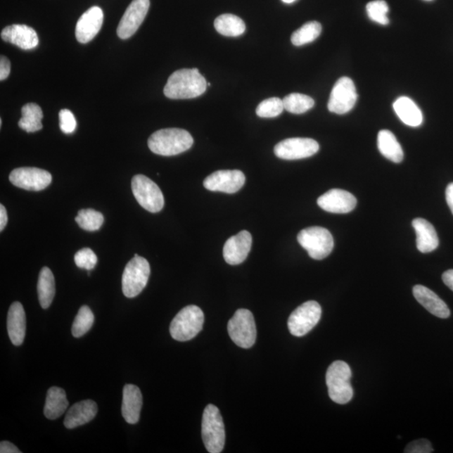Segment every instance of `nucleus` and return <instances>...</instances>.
Listing matches in <instances>:
<instances>
[{
  "mask_svg": "<svg viewBox=\"0 0 453 453\" xmlns=\"http://www.w3.org/2000/svg\"><path fill=\"white\" fill-rule=\"evenodd\" d=\"M207 89L208 82L198 69H181L170 76L164 94L171 99H190L203 95Z\"/></svg>",
  "mask_w": 453,
  "mask_h": 453,
  "instance_id": "nucleus-1",
  "label": "nucleus"
},
{
  "mask_svg": "<svg viewBox=\"0 0 453 453\" xmlns=\"http://www.w3.org/2000/svg\"><path fill=\"white\" fill-rule=\"evenodd\" d=\"M193 143V138L189 132L177 128L158 130L148 139L150 150L163 156L181 154L189 151Z\"/></svg>",
  "mask_w": 453,
  "mask_h": 453,
  "instance_id": "nucleus-2",
  "label": "nucleus"
},
{
  "mask_svg": "<svg viewBox=\"0 0 453 453\" xmlns=\"http://www.w3.org/2000/svg\"><path fill=\"white\" fill-rule=\"evenodd\" d=\"M351 376L350 365L343 361H335L329 366L326 374V382L328 395L333 402L345 404L350 402L354 396Z\"/></svg>",
  "mask_w": 453,
  "mask_h": 453,
  "instance_id": "nucleus-3",
  "label": "nucleus"
},
{
  "mask_svg": "<svg viewBox=\"0 0 453 453\" xmlns=\"http://www.w3.org/2000/svg\"><path fill=\"white\" fill-rule=\"evenodd\" d=\"M203 324L204 313L201 308L191 305L181 309L174 317L170 326V333L177 341H189L201 332Z\"/></svg>",
  "mask_w": 453,
  "mask_h": 453,
  "instance_id": "nucleus-4",
  "label": "nucleus"
},
{
  "mask_svg": "<svg viewBox=\"0 0 453 453\" xmlns=\"http://www.w3.org/2000/svg\"><path fill=\"white\" fill-rule=\"evenodd\" d=\"M202 437L208 452L220 453L225 445V428L219 408L208 404L204 409Z\"/></svg>",
  "mask_w": 453,
  "mask_h": 453,
  "instance_id": "nucleus-5",
  "label": "nucleus"
},
{
  "mask_svg": "<svg viewBox=\"0 0 453 453\" xmlns=\"http://www.w3.org/2000/svg\"><path fill=\"white\" fill-rule=\"evenodd\" d=\"M298 241L309 256L317 260L326 258L334 248L332 234L322 226H310L300 231Z\"/></svg>",
  "mask_w": 453,
  "mask_h": 453,
  "instance_id": "nucleus-6",
  "label": "nucleus"
},
{
  "mask_svg": "<svg viewBox=\"0 0 453 453\" xmlns=\"http://www.w3.org/2000/svg\"><path fill=\"white\" fill-rule=\"evenodd\" d=\"M151 274L149 262L143 257L134 255L126 265L122 277V289L128 298H134L142 293Z\"/></svg>",
  "mask_w": 453,
  "mask_h": 453,
  "instance_id": "nucleus-7",
  "label": "nucleus"
},
{
  "mask_svg": "<svg viewBox=\"0 0 453 453\" xmlns=\"http://www.w3.org/2000/svg\"><path fill=\"white\" fill-rule=\"evenodd\" d=\"M228 332L238 347L250 348L256 341L257 331L254 316L247 309H238L229 321Z\"/></svg>",
  "mask_w": 453,
  "mask_h": 453,
  "instance_id": "nucleus-8",
  "label": "nucleus"
},
{
  "mask_svg": "<svg viewBox=\"0 0 453 453\" xmlns=\"http://www.w3.org/2000/svg\"><path fill=\"white\" fill-rule=\"evenodd\" d=\"M132 186L134 198L143 208L152 213L162 210L165 205L162 191L150 178L143 175L134 176Z\"/></svg>",
  "mask_w": 453,
  "mask_h": 453,
  "instance_id": "nucleus-9",
  "label": "nucleus"
},
{
  "mask_svg": "<svg viewBox=\"0 0 453 453\" xmlns=\"http://www.w3.org/2000/svg\"><path fill=\"white\" fill-rule=\"evenodd\" d=\"M321 317V307L315 300L300 305L291 313L288 319L290 333L295 337H303L315 328Z\"/></svg>",
  "mask_w": 453,
  "mask_h": 453,
  "instance_id": "nucleus-10",
  "label": "nucleus"
},
{
  "mask_svg": "<svg viewBox=\"0 0 453 453\" xmlns=\"http://www.w3.org/2000/svg\"><path fill=\"white\" fill-rule=\"evenodd\" d=\"M358 99L355 82L351 78L343 77L335 84L328 104L330 112L344 115L352 110Z\"/></svg>",
  "mask_w": 453,
  "mask_h": 453,
  "instance_id": "nucleus-11",
  "label": "nucleus"
},
{
  "mask_svg": "<svg viewBox=\"0 0 453 453\" xmlns=\"http://www.w3.org/2000/svg\"><path fill=\"white\" fill-rule=\"evenodd\" d=\"M319 143L309 138H290L278 143L274 146V155L278 158L287 160L311 158L319 151Z\"/></svg>",
  "mask_w": 453,
  "mask_h": 453,
  "instance_id": "nucleus-12",
  "label": "nucleus"
},
{
  "mask_svg": "<svg viewBox=\"0 0 453 453\" xmlns=\"http://www.w3.org/2000/svg\"><path fill=\"white\" fill-rule=\"evenodd\" d=\"M13 185L27 191H39L46 189L52 181L51 173L36 167H20L11 173Z\"/></svg>",
  "mask_w": 453,
  "mask_h": 453,
  "instance_id": "nucleus-13",
  "label": "nucleus"
},
{
  "mask_svg": "<svg viewBox=\"0 0 453 453\" xmlns=\"http://www.w3.org/2000/svg\"><path fill=\"white\" fill-rule=\"evenodd\" d=\"M245 174L238 170H224L209 175L203 181L205 189L228 194L236 193L245 185Z\"/></svg>",
  "mask_w": 453,
  "mask_h": 453,
  "instance_id": "nucleus-14",
  "label": "nucleus"
},
{
  "mask_svg": "<svg viewBox=\"0 0 453 453\" xmlns=\"http://www.w3.org/2000/svg\"><path fill=\"white\" fill-rule=\"evenodd\" d=\"M150 4V0H133L117 26V34L120 38L125 40L137 32L146 19Z\"/></svg>",
  "mask_w": 453,
  "mask_h": 453,
  "instance_id": "nucleus-15",
  "label": "nucleus"
},
{
  "mask_svg": "<svg viewBox=\"0 0 453 453\" xmlns=\"http://www.w3.org/2000/svg\"><path fill=\"white\" fill-rule=\"evenodd\" d=\"M317 204L324 211L344 215L354 210L357 199L354 195L342 189L326 191L317 199Z\"/></svg>",
  "mask_w": 453,
  "mask_h": 453,
  "instance_id": "nucleus-16",
  "label": "nucleus"
},
{
  "mask_svg": "<svg viewBox=\"0 0 453 453\" xmlns=\"http://www.w3.org/2000/svg\"><path fill=\"white\" fill-rule=\"evenodd\" d=\"M252 242L251 234L246 230L229 238L224 247V258L226 262L231 265L243 263L250 254Z\"/></svg>",
  "mask_w": 453,
  "mask_h": 453,
  "instance_id": "nucleus-17",
  "label": "nucleus"
},
{
  "mask_svg": "<svg viewBox=\"0 0 453 453\" xmlns=\"http://www.w3.org/2000/svg\"><path fill=\"white\" fill-rule=\"evenodd\" d=\"M103 23V12L98 6L87 11L78 20L76 25V38L78 42L86 44L97 36Z\"/></svg>",
  "mask_w": 453,
  "mask_h": 453,
  "instance_id": "nucleus-18",
  "label": "nucleus"
},
{
  "mask_svg": "<svg viewBox=\"0 0 453 453\" xmlns=\"http://www.w3.org/2000/svg\"><path fill=\"white\" fill-rule=\"evenodd\" d=\"M4 42L11 43L23 50H32L39 44L36 30L25 25H12L4 28L1 32Z\"/></svg>",
  "mask_w": 453,
  "mask_h": 453,
  "instance_id": "nucleus-19",
  "label": "nucleus"
},
{
  "mask_svg": "<svg viewBox=\"0 0 453 453\" xmlns=\"http://www.w3.org/2000/svg\"><path fill=\"white\" fill-rule=\"evenodd\" d=\"M413 295L417 302L431 314L443 319L450 317L451 312L447 305L428 287L421 285L414 286Z\"/></svg>",
  "mask_w": 453,
  "mask_h": 453,
  "instance_id": "nucleus-20",
  "label": "nucleus"
},
{
  "mask_svg": "<svg viewBox=\"0 0 453 453\" xmlns=\"http://www.w3.org/2000/svg\"><path fill=\"white\" fill-rule=\"evenodd\" d=\"M26 317L24 307L23 304L15 302L8 309L7 317L8 337L15 346H20L24 343Z\"/></svg>",
  "mask_w": 453,
  "mask_h": 453,
  "instance_id": "nucleus-21",
  "label": "nucleus"
},
{
  "mask_svg": "<svg viewBox=\"0 0 453 453\" xmlns=\"http://www.w3.org/2000/svg\"><path fill=\"white\" fill-rule=\"evenodd\" d=\"M98 413V406L94 400H87L73 404L67 413L64 426L68 429L78 428L94 419Z\"/></svg>",
  "mask_w": 453,
  "mask_h": 453,
  "instance_id": "nucleus-22",
  "label": "nucleus"
},
{
  "mask_svg": "<svg viewBox=\"0 0 453 453\" xmlns=\"http://www.w3.org/2000/svg\"><path fill=\"white\" fill-rule=\"evenodd\" d=\"M143 397L141 390L134 385H126L123 390L122 415L129 424H136L141 416Z\"/></svg>",
  "mask_w": 453,
  "mask_h": 453,
  "instance_id": "nucleus-23",
  "label": "nucleus"
},
{
  "mask_svg": "<svg viewBox=\"0 0 453 453\" xmlns=\"http://www.w3.org/2000/svg\"><path fill=\"white\" fill-rule=\"evenodd\" d=\"M412 226L416 234V247L421 253H430L438 249L439 238L433 224L424 219H416Z\"/></svg>",
  "mask_w": 453,
  "mask_h": 453,
  "instance_id": "nucleus-24",
  "label": "nucleus"
},
{
  "mask_svg": "<svg viewBox=\"0 0 453 453\" xmlns=\"http://www.w3.org/2000/svg\"><path fill=\"white\" fill-rule=\"evenodd\" d=\"M393 107L396 115L404 125L411 127H419L423 123V115L412 99L400 97L395 100Z\"/></svg>",
  "mask_w": 453,
  "mask_h": 453,
  "instance_id": "nucleus-25",
  "label": "nucleus"
},
{
  "mask_svg": "<svg viewBox=\"0 0 453 453\" xmlns=\"http://www.w3.org/2000/svg\"><path fill=\"white\" fill-rule=\"evenodd\" d=\"M68 404L66 392L62 388H50L46 394L45 416L49 420L58 419L66 411Z\"/></svg>",
  "mask_w": 453,
  "mask_h": 453,
  "instance_id": "nucleus-26",
  "label": "nucleus"
},
{
  "mask_svg": "<svg viewBox=\"0 0 453 453\" xmlns=\"http://www.w3.org/2000/svg\"><path fill=\"white\" fill-rule=\"evenodd\" d=\"M378 149L381 155L395 163H400L404 159L402 146L395 134L390 130H381L378 134Z\"/></svg>",
  "mask_w": 453,
  "mask_h": 453,
  "instance_id": "nucleus-27",
  "label": "nucleus"
},
{
  "mask_svg": "<svg viewBox=\"0 0 453 453\" xmlns=\"http://www.w3.org/2000/svg\"><path fill=\"white\" fill-rule=\"evenodd\" d=\"M37 291L42 307L47 309L51 306L56 294L55 278L48 267H43L39 274Z\"/></svg>",
  "mask_w": 453,
  "mask_h": 453,
  "instance_id": "nucleus-28",
  "label": "nucleus"
},
{
  "mask_svg": "<svg viewBox=\"0 0 453 453\" xmlns=\"http://www.w3.org/2000/svg\"><path fill=\"white\" fill-rule=\"evenodd\" d=\"M215 27L222 36L236 37L245 32L246 26L239 17L231 15H222L215 20Z\"/></svg>",
  "mask_w": 453,
  "mask_h": 453,
  "instance_id": "nucleus-29",
  "label": "nucleus"
},
{
  "mask_svg": "<svg viewBox=\"0 0 453 453\" xmlns=\"http://www.w3.org/2000/svg\"><path fill=\"white\" fill-rule=\"evenodd\" d=\"M23 117L19 121L20 129L28 133L39 132L43 128V113L36 103H27L23 108Z\"/></svg>",
  "mask_w": 453,
  "mask_h": 453,
  "instance_id": "nucleus-30",
  "label": "nucleus"
},
{
  "mask_svg": "<svg viewBox=\"0 0 453 453\" xmlns=\"http://www.w3.org/2000/svg\"><path fill=\"white\" fill-rule=\"evenodd\" d=\"M321 25L317 21L304 24L291 36V42L295 46H302L314 42L321 33Z\"/></svg>",
  "mask_w": 453,
  "mask_h": 453,
  "instance_id": "nucleus-31",
  "label": "nucleus"
},
{
  "mask_svg": "<svg viewBox=\"0 0 453 453\" xmlns=\"http://www.w3.org/2000/svg\"><path fill=\"white\" fill-rule=\"evenodd\" d=\"M282 100L285 110L295 115H302L315 106L314 100L302 94H291Z\"/></svg>",
  "mask_w": 453,
  "mask_h": 453,
  "instance_id": "nucleus-32",
  "label": "nucleus"
},
{
  "mask_svg": "<svg viewBox=\"0 0 453 453\" xmlns=\"http://www.w3.org/2000/svg\"><path fill=\"white\" fill-rule=\"evenodd\" d=\"M75 220L82 229L94 232L101 228L104 223V217L101 212L94 209H82L78 212Z\"/></svg>",
  "mask_w": 453,
  "mask_h": 453,
  "instance_id": "nucleus-33",
  "label": "nucleus"
},
{
  "mask_svg": "<svg viewBox=\"0 0 453 453\" xmlns=\"http://www.w3.org/2000/svg\"><path fill=\"white\" fill-rule=\"evenodd\" d=\"M94 315L88 306H82L74 319L72 333L73 337L81 338L89 332L93 326Z\"/></svg>",
  "mask_w": 453,
  "mask_h": 453,
  "instance_id": "nucleus-34",
  "label": "nucleus"
},
{
  "mask_svg": "<svg viewBox=\"0 0 453 453\" xmlns=\"http://www.w3.org/2000/svg\"><path fill=\"white\" fill-rule=\"evenodd\" d=\"M366 11H367L369 18L374 23L382 25L390 23V20L388 18L390 8L385 0H374V1L369 2L366 6Z\"/></svg>",
  "mask_w": 453,
  "mask_h": 453,
  "instance_id": "nucleus-35",
  "label": "nucleus"
},
{
  "mask_svg": "<svg viewBox=\"0 0 453 453\" xmlns=\"http://www.w3.org/2000/svg\"><path fill=\"white\" fill-rule=\"evenodd\" d=\"M285 110L283 100L279 98H269L261 102L256 108V115L260 117H276Z\"/></svg>",
  "mask_w": 453,
  "mask_h": 453,
  "instance_id": "nucleus-36",
  "label": "nucleus"
},
{
  "mask_svg": "<svg viewBox=\"0 0 453 453\" xmlns=\"http://www.w3.org/2000/svg\"><path fill=\"white\" fill-rule=\"evenodd\" d=\"M74 260L77 267L85 269L87 271L94 269L98 264L97 255L89 248H84L77 252Z\"/></svg>",
  "mask_w": 453,
  "mask_h": 453,
  "instance_id": "nucleus-37",
  "label": "nucleus"
},
{
  "mask_svg": "<svg viewBox=\"0 0 453 453\" xmlns=\"http://www.w3.org/2000/svg\"><path fill=\"white\" fill-rule=\"evenodd\" d=\"M60 129L65 134H72L77 128V121L73 113L68 110H63L59 113Z\"/></svg>",
  "mask_w": 453,
  "mask_h": 453,
  "instance_id": "nucleus-38",
  "label": "nucleus"
},
{
  "mask_svg": "<svg viewBox=\"0 0 453 453\" xmlns=\"http://www.w3.org/2000/svg\"><path fill=\"white\" fill-rule=\"evenodd\" d=\"M433 451V447L428 440L419 439L408 444L404 452L406 453H430Z\"/></svg>",
  "mask_w": 453,
  "mask_h": 453,
  "instance_id": "nucleus-39",
  "label": "nucleus"
},
{
  "mask_svg": "<svg viewBox=\"0 0 453 453\" xmlns=\"http://www.w3.org/2000/svg\"><path fill=\"white\" fill-rule=\"evenodd\" d=\"M11 62L6 56H1L0 58V80H6L11 73Z\"/></svg>",
  "mask_w": 453,
  "mask_h": 453,
  "instance_id": "nucleus-40",
  "label": "nucleus"
},
{
  "mask_svg": "<svg viewBox=\"0 0 453 453\" xmlns=\"http://www.w3.org/2000/svg\"><path fill=\"white\" fill-rule=\"evenodd\" d=\"M0 452L20 453L21 452L14 445V444L10 442H2L0 443Z\"/></svg>",
  "mask_w": 453,
  "mask_h": 453,
  "instance_id": "nucleus-41",
  "label": "nucleus"
},
{
  "mask_svg": "<svg viewBox=\"0 0 453 453\" xmlns=\"http://www.w3.org/2000/svg\"><path fill=\"white\" fill-rule=\"evenodd\" d=\"M442 281L444 284L453 291V269L443 273Z\"/></svg>",
  "mask_w": 453,
  "mask_h": 453,
  "instance_id": "nucleus-42",
  "label": "nucleus"
},
{
  "mask_svg": "<svg viewBox=\"0 0 453 453\" xmlns=\"http://www.w3.org/2000/svg\"><path fill=\"white\" fill-rule=\"evenodd\" d=\"M8 223V215L6 208L4 207V205H0V231H2L6 228Z\"/></svg>",
  "mask_w": 453,
  "mask_h": 453,
  "instance_id": "nucleus-43",
  "label": "nucleus"
},
{
  "mask_svg": "<svg viewBox=\"0 0 453 453\" xmlns=\"http://www.w3.org/2000/svg\"><path fill=\"white\" fill-rule=\"evenodd\" d=\"M446 200L448 207L451 209L453 215V182L447 186L446 189Z\"/></svg>",
  "mask_w": 453,
  "mask_h": 453,
  "instance_id": "nucleus-44",
  "label": "nucleus"
},
{
  "mask_svg": "<svg viewBox=\"0 0 453 453\" xmlns=\"http://www.w3.org/2000/svg\"><path fill=\"white\" fill-rule=\"evenodd\" d=\"M295 0H282V2H284L285 4H291L294 3Z\"/></svg>",
  "mask_w": 453,
  "mask_h": 453,
  "instance_id": "nucleus-45",
  "label": "nucleus"
},
{
  "mask_svg": "<svg viewBox=\"0 0 453 453\" xmlns=\"http://www.w3.org/2000/svg\"><path fill=\"white\" fill-rule=\"evenodd\" d=\"M210 86H211L210 82H208V87H210Z\"/></svg>",
  "mask_w": 453,
  "mask_h": 453,
  "instance_id": "nucleus-46",
  "label": "nucleus"
},
{
  "mask_svg": "<svg viewBox=\"0 0 453 453\" xmlns=\"http://www.w3.org/2000/svg\"><path fill=\"white\" fill-rule=\"evenodd\" d=\"M425 1H433V0H425Z\"/></svg>",
  "mask_w": 453,
  "mask_h": 453,
  "instance_id": "nucleus-47",
  "label": "nucleus"
}]
</instances>
